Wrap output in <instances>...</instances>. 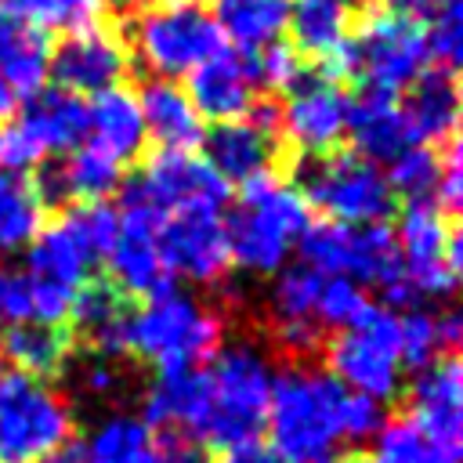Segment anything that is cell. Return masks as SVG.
Wrapping results in <instances>:
<instances>
[{
    "instance_id": "cell-1",
    "label": "cell",
    "mask_w": 463,
    "mask_h": 463,
    "mask_svg": "<svg viewBox=\"0 0 463 463\" xmlns=\"http://www.w3.org/2000/svg\"><path fill=\"white\" fill-rule=\"evenodd\" d=\"M344 398L347 387L318 365L289 362L275 369L268 402V445L286 463H315L333 456L344 441Z\"/></svg>"
},
{
    "instance_id": "cell-2",
    "label": "cell",
    "mask_w": 463,
    "mask_h": 463,
    "mask_svg": "<svg viewBox=\"0 0 463 463\" xmlns=\"http://www.w3.org/2000/svg\"><path fill=\"white\" fill-rule=\"evenodd\" d=\"M275 383V362L264 344L239 336L221 344L203 365V416L195 438L203 445H235L260 438Z\"/></svg>"
},
{
    "instance_id": "cell-3",
    "label": "cell",
    "mask_w": 463,
    "mask_h": 463,
    "mask_svg": "<svg viewBox=\"0 0 463 463\" xmlns=\"http://www.w3.org/2000/svg\"><path fill=\"white\" fill-rule=\"evenodd\" d=\"M224 344V315L184 289H163L148 297L127 318V358H141L156 369L206 365Z\"/></svg>"
},
{
    "instance_id": "cell-4",
    "label": "cell",
    "mask_w": 463,
    "mask_h": 463,
    "mask_svg": "<svg viewBox=\"0 0 463 463\" xmlns=\"http://www.w3.org/2000/svg\"><path fill=\"white\" fill-rule=\"evenodd\" d=\"M307 224L311 210L289 181H253L224 217L228 257L246 275H275L279 268H286Z\"/></svg>"
},
{
    "instance_id": "cell-5",
    "label": "cell",
    "mask_w": 463,
    "mask_h": 463,
    "mask_svg": "<svg viewBox=\"0 0 463 463\" xmlns=\"http://www.w3.org/2000/svg\"><path fill=\"white\" fill-rule=\"evenodd\" d=\"M300 260L315 268L318 275H340L358 286H373L383 293L380 304L402 311L416 307L420 297L402 279L394 232L387 224H340V221H318L307 224L300 242Z\"/></svg>"
},
{
    "instance_id": "cell-6",
    "label": "cell",
    "mask_w": 463,
    "mask_h": 463,
    "mask_svg": "<svg viewBox=\"0 0 463 463\" xmlns=\"http://www.w3.org/2000/svg\"><path fill=\"white\" fill-rule=\"evenodd\" d=\"M289 184L300 192L307 210H318L326 221L340 224H383L398 203L383 166L351 148L300 156Z\"/></svg>"
},
{
    "instance_id": "cell-7",
    "label": "cell",
    "mask_w": 463,
    "mask_h": 463,
    "mask_svg": "<svg viewBox=\"0 0 463 463\" xmlns=\"http://www.w3.org/2000/svg\"><path fill=\"white\" fill-rule=\"evenodd\" d=\"M76 434L69 394L29 373H0V463H43Z\"/></svg>"
},
{
    "instance_id": "cell-8",
    "label": "cell",
    "mask_w": 463,
    "mask_h": 463,
    "mask_svg": "<svg viewBox=\"0 0 463 463\" xmlns=\"http://www.w3.org/2000/svg\"><path fill=\"white\" fill-rule=\"evenodd\" d=\"M116 210L109 203H76L65 206L61 217H54L25 250L22 271H29L40 282H51L58 289L80 293L105 264V253L116 239Z\"/></svg>"
},
{
    "instance_id": "cell-9",
    "label": "cell",
    "mask_w": 463,
    "mask_h": 463,
    "mask_svg": "<svg viewBox=\"0 0 463 463\" xmlns=\"http://www.w3.org/2000/svg\"><path fill=\"white\" fill-rule=\"evenodd\" d=\"M127 33H130L127 51H134V58L156 80L188 76L224 47V36L213 14L199 0H163V4L141 7L130 18Z\"/></svg>"
},
{
    "instance_id": "cell-10",
    "label": "cell",
    "mask_w": 463,
    "mask_h": 463,
    "mask_svg": "<svg viewBox=\"0 0 463 463\" xmlns=\"http://www.w3.org/2000/svg\"><path fill=\"white\" fill-rule=\"evenodd\" d=\"M329 376H336L347 391L369 394L376 402H391L402 394V351H398V311L387 304H365L362 315L336 329L326 344Z\"/></svg>"
},
{
    "instance_id": "cell-11",
    "label": "cell",
    "mask_w": 463,
    "mask_h": 463,
    "mask_svg": "<svg viewBox=\"0 0 463 463\" xmlns=\"http://www.w3.org/2000/svg\"><path fill=\"white\" fill-rule=\"evenodd\" d=\"M427 61L430 54H427L423 25L380 7V11H369L351 29L340 76H358L362 90L398 98L427 69Z\"/></svg>"
},
{
    "instance_id": "cell-12",
    "label": "cell",
    "mask_w": 463,
    "mask_h": 463,
    "mask_svg": "<svg viewBox=\"0 0 463 463\" xmlns=\"http://www.w3.org/2000/svg\"><path fill=\"white\" fill-rule=\"evenodd\" d=\"M402 279L420 300H445L459 282V235L438 203H405L394 228Z\"/></svg>"
},
{
    "instance_id": "cell-13",
    "label": "cell",
    "mask_w": 463,
    "mask_h": 463,
    "mask_svg": "<svg viewBox=\"0 0 463 463\" xmlns=\"http://www.w3.org/2000/svg\"><path fill=\"white\" fill-rule=\"evenodd\" d=\"M203 159L210 170L232 188H246L253 181L275 177L279 156H282V134H279V105L271 98H257L246 116L213 123L203 134Z\"/></svg>"
},
{
    "instance_id": "cell-14",
    "label": "cell",
    "mask_w": 463,
    "mask_h": 463,
    "mask_svg": "<svg viewBox=\"0 0 463 463\" xmlns=\"http://www.w3.org/2000/svg\"><path fill=\"white\" fill-rule=\"evenodd\" d=\"M347 112L351 98L344 94V83L336 76H329L326 69H300L282 90L279 134L300 156L333 152L347 134Z\"/></svg>"
},
{
    "instance_id": "cell-15",
    "label": "cell",
    "mask_w": 463,
    "mask_h": 463,
    "mask_svg": "<svg viewBox=\"0 0 463 463\" xmlns=\"http://www.w3.org/2000/svg\"><path fill=\"white\" fill-rule=\"evenodd\" d=\"M228 192L232 188L192 148H159L123 184V199L145 203L163 217L177 210H221Z\"/></svg>"
},
{
    "instance_id": "cell-16",
    "label": "cell",
    "mask_w": 463,
    "mask_h": 463,
    "mask_svg": "<svg viewBox=\"0 0 463 463\" xmlns=\"http://www.w3.org/2000/svg\"><path fill=\"white\" fill-rule=\"evenodd\" d=\"M119 224H116V239L105 253L109 264V286L119 289L123 297H156L163 289L174 286L163 253H159V221L163 213L148 210L145 203L123 199L119 206Z\"/></svg>"
},
{
    "instance_id": "cell-17",
    "label": "cell",
    "mask_w": 463,
    "mask_h": 463,
    "mask_svg": "<svg viewBox=\"0 0 463 463\" xmlns=\"http://www.w3.org/2000/svg\"><path fill=\"white\" fill-rule=\"evenodd\" d=\"M159 253L170 279L221 286L232 271L221 210H177L159 221Z\"/></svg>"
},
{
    "instance_id": "cell-18",
    "label": "cell",
    "mask_w": 463,
    "mask_h": 463,
    "mask_svg": "<svg viewBox=\"0 0 463 463\" xmlns=\"http://www.w3.org/2000/svg\"><path fill=\"white\" fill-rule=\"evenodd\" d=\"M318 289L322 275L304 260L271 275L264 300L268 336L282 354H289V362H304L326 344V329L318 326Z\"/></svg>"
},
{
    "instance_id": "cell-19",
    "label": "cell",
    "mask_w": 463,
    "mask_h": 463,
    "mask_svg": "<svg viewBox=\"0 0 463 463\" xmlns=\"http://www.w3.org/2000/svg\"><path fill=\"white\" fill-rule=\"evenodd\" d=\"M127 72H130L127 40L119 33L105 29L101 22L76 29V33H65L51 47L47 76L54 80V87H61L76 98L112 90L127 80Z\"/></svg>"
},
{
    "instance_id": "cell-20",
    "label": "cell",
    "mask_w": 463,
    "mask_h": 463,
    "mask_svg": "<svg viewBox=\"0 0 463 463\" xmlns=\"http://www.w3.org/2000/svg\"><path fill=\"white\" fill-rule=\"evenodd\" d=\"M123 184L119 163L101 156L90 145H80L65 156L43 159L36 166L33 188L43 206H76V203H105Z\"/></svg>"
},
{
    "instance_id": "cell-21",
    "label": "cell",
    "mask_w": 463,
    "mask_h": 463,
    "mask_svg": "<svg viewBox=\"0 0 463 463\" xmlns=\"http://www.w3.org/2000/svg\"><path fill=\"white\" fill-rule=\"evenodd\" d=\"M409 420H416L430 438L459 449L463 438V369L456 351L438 354L416 369L409 383Z\"/></svg>"
},
{
    "instance_id": "cell-22",
    "label": "cell",
    "mask_w": 463,
    "mask_h": 463,
    "mask_svg": "<svg viewBox=\"0 0 463 463\" xmlns=\"http://www.w3.org/2000/svg\"><path fill=\"white\" fill-rule=\"evenodd\" d=\"M11 123L25 137V145L36 152V159L43 163V159L65 156L83 145L87 101L61 87H40L33 98H25V109Z\"/></svg>"
},
{
    "instance_id": "cell-23",
    "label": "cell",
    "mask_w": 463,
    "mask_h": 463,
    "mask_svg": "<svg viewBox=\"0 0 463 463\" xmlns=\"http://www.w3.org/2000/svg\"><path fill=\"white\" fill-rule=\"evenodd\" d=\"M188 98L195 105V112L203 116V123H224V119H239L250 112V105L257 101V83L250 76V65L242 58V51H232L228 43L210 54L199 69L188 72Z\"/></svg>"
},
{
    "instance_id": "cell-24",
    "label": "cell",
    "mask_w": 463,
    "mask_h": 463,
    "mask_svg": "<svg viewBox=\"0 0 463 463\" xmlns=\"http://www.w3.org/2000/svg\"><path fill=\"white\" fill-rule=\"evenodd\" d=\"M402 112L405 123L412 130L416 145H430V148H445L449 141H456V127H459V83L452 69L441 65H427L402 94Z\"/></svg>"
},
{
    "instance_id": "cell-25",
    "label": "cell",
    "mask_w": 463,
    "mask_h": 463,
    "mask_svg": "<svg viewBox=\"0 0 463 463\" xmlns=\"http://www.w3.org/2000/svg\"><path fill=\"white\" fill-rule=\"evenodd\" d=\"M344 137H351V152H358L376 166H387L394 156L416 145L402 112V101L394 94H376V90H362L351 101Z\"/></svg>"
},
{
    "instance_id": "cell-26",
    "label": "cell",
    "mask_w": 463,
    "mask_h": 463,
    "mask_svg": "<svg viewBox=\"0 0 463 463\" xmlns=\"http://www.w3.org/2000/svg\"><path fill=\"white\" fill-rule=\"evenodd\" d=\"M351 0H293L289 11V36H293V51L307 54L318 61V69H326L329 76H340L344 65V51L351 40Z\"/></svg>"
},
{
    "instance_id": "cell-27",
    "label": "cell",
    "mask_w": 463,
    "mask_h": 463,
    "mask_svg": "<svg viewBox=\"0 0 463 463\" xmlns=\"http://www.w3.org/2000/svg\"><path fill=\"white\" fill-rule=\"evenodd\" d=\"M83 141L119 166L137 159L141 148L148 145L137 94L127 90L123 83L94 94V101L87 105V137Z\"/></svg>"
},
{
    "instance_id": "cell-28",
    "label": "cell",
    "mask_w": 463,
    "mask_h": 463,
    "mask_svg": "<svg viewBox=\"0 0 463 463\" xmlns=\"http://www.w3.org/2000/svg\"><path fill=\"white\" fill-rule=\"evenodd\" d=\"M137 94L141 105V119H145V134L148 141H156L159 148H195L206 134L203 116L195 112L188 90L177 80H148Z\"/></svg>"
},
{
    "instance_id": "cell-29",
    "label": "cell",
    "mask_w": 463,
    "mask_h": 463,
    "mask_svg": "<svg viewBox=\"0 0 463 463\" xmlns=\"http://www.w3.org/2000/svg\"><path fill=\"white\" fill-rule=\"evenodd\" d=\"M127 318H130L127 297L119 289H112L109 282L90 279L72 297L69 326L80 333V340L90 351H101V354H112V358H127Z\"/></svg>"
},
{
    "instance_id": "cell-30",
    "label": "cell",
    "mask_w": 463,
    "mask_h": 463,
    "mask_svg": "<svg viewBox=\"0 0 463 463\" xmlns=\"http://www.w3.org/2000/svg\"><path fill=\"white\" fill-rule=\"evenodd\" d=\"M76 445L83 463H156V427L130 409H109Z\"/></svg>"
},
{
    "instance_id": "cell-31",
    "label": "cell",
    "mask_w": 463,
    "mask_h": 463,
    "mask_svg": "<svg viewBox=\"0 0 463 463\" xmlns=\"http://www.w3.org/2000/svg\"><path fill=\"white\" fill-rule=\"evenodd\" d=\"M145 420L152 427H174L195 434L203 416V365L184 369H156L148 387L141 391Z\"/></svg>"
},
{
    "instance_id": "cell-32",
    "label": "cell",
    "mask_w": 463,
    "mask_h": 463,
    "mask_svg": "<svg viewBox=\"0 0 463 463\" xmlns=\"http://www.w3.org/2000/svg\"><path fill=\"white\" fill-rule=\"evenodd\" d=\"M47 65H51L47 33L22 18L0 14V80L18 98H33L47 83Z\"/></svg>"
},
{
    "instance_id": "cell-33",
    "label": "cell",
    "mask_w": 463,
    "mask_h": 463,
    "mask_svg": "<svg viewBox=\"0 0 463 463\" xmlns=\"http://www.w3.org/2000/svg\"><path fill=\"white\" fill-rule=\"evenodd\" d=\"M289 11H293V0H217L210 14L224 43L246 54V51L279 43L289 29Z\"/></svg>"
},
{
    "instance_id": "cell-34",
    "label": "cell",
    "mask_w": 463,
    "mask_h": 463,
    "mask_svg": "<svg viewBox=\"0 0 463 463\" xmlns=\"http://www.w3.org/2000/svg\"><path fill=\"white\" fill-rule=\"evenodd\" d=\"M0 354L14 365V373L51 380L61 373L65 358L72 354L69 326H43V322H14L0 329Z\"/></svg>"
},
{
    "instance_id": "cell-35",
    "label": "cell",
    "mask_w": 463,
    "mask_h": 463,
    "mask_svg": "<svg viewBox=\"0 0 463 463\" xmlns=\"http://www.w3.org/2000/svg\"><path fill=\"white\" fill-rule=\"evenodd\" d=\"M61 373H65L61 391L80 398V402L112 405V402H123L134 391V376L127 369V358H112V354H101V351H90V347H83V351L72 347Z\"/></svg>"
},
{
    "instance_id": "cell-36",
    "label": "cell",
    "mask_w": 463,
    "mask_h": 463,
    "mask_svg": "<svg viewBox=\"0 0 463 463\" xmlns=\"http://www.w3.org/2000/svg\"><path fill=\"white\" fill-rule=\"evenodd\" d=\"M43 203L33 188V177L0 170V257L25 253L43 228Z\"/></svg>"
},
{
    "instance_id": "cell-37",
    "label": "cell",
    "mask_w": 463,
    "mask_h": 463,
    "mask_svg": "<svg viewBox=\"0 0 463 463\" xmlns=\"http://www.w3.org/2000/svg\"><path fill=\"white\" fill-rule=\"evenodd\" d=\"M365 463H459V449L430 438L409 416H387L373 434V456Z\"/></svg>"
},
{
    "instance_id": "cell-38",
    "label": "cell",
    "mask_w": 463,
    "mask_h": 463,
    "mask_svg": "<svg viewBox=\"0 0 463 463\" xmlns=\"http://www.w3.org/2000/svg\"><path fill=\"white\" fill-rule=\"evenodd\" d=\"M387 184L394 199L405 203H438V184H441V148L430 145H409L402 156L387 163Z\"/></svg>"
},
{
    "instance_id": "cell-39",
    "label": "cell",
    "mask_w": 463,
    "mask_h": 463,
    "mask_svg": "<svg viewBox=\"0 0 463 463\" xmlns=\"http://www.w3.org/2000/svg\"><path fill=\"white\" fill-rule=\"evenodd\" d=\"M398 351H402V365L405 369H423L427 362H434L438 354H445V336H441V322L438 311L427 307H402L398 311Z\"/></svg>"
},
{
    "instance_id": "cell-40",
    "label": "cell",
    "mask_w": 463,
    "mask_h": 463,
    "mask_svg": "<svg viewBox=\"0 0 463 463\" xmlns=\"http://www.w3.org/2000/svg\"><path fill=\"white\" fill-rule=\"evenodd\" d=\"M365 304H369V297L362 293L358 282L340 279V275H322V289H318V326L322 329L351 326Z\"/></svg>"
},
{
    "instance_id": "cell-41",
    "label": "cell",
    "mask_w": 463,
    "mask_h": 463,
    "mask_svg": "<svg viewBox=\"0 0 463 463\" xmlns=\"http://www.w3.org/2000/svg\"><path fill=\"white\" fill-rule=\"evenodd\" d=\"M423 40H427V54L434 58V65L456 72L459 54H463V7H459V0L445 4L430 22H423Z\"/></svg>"
},
{
    "instance_id": "cell-42",
    "label": "cell",
    "mask_w": 463,
    "mask_h": 463,
    "mask_svg": "<svg viewBox=\"0 0 463 463\" xmlns=\"http://www.w3.org/2000/svg\"><path fill=\"white\" fill-rule=\"evenodd\" d=\"M242 58H246L250 76H253V83H257L260 94H268V90H286L289 80L304 69V65L297 61V51H293L289 43H282V40H279V43H268V47H257V51H246Z\"/></svg>"
},
{
    "instance_id": "cell-43",
    "label": "cell",
    "mask_w": 463,
    "mask_h": 463,
    "mask_svg": "<svg viewBox=\"0 0 463 463\" xmlns=\"http://www.w3.org/2000/svg\"><path fill=\"white\" fill-rule=\"evenodd\" d=\"M383 423H387L383 402L347 391V398H344V441H373V434Z\"/></svg>"
},
{
    "instance_id": "cell-44",
    "label": "cell",
    "mask_w": 463,
    "mask_h": 463,
    "mask_svg": "<svg viewBox=\"0 0 463 463\" xmlns=\"http://www.w3.org/2000/svg\"><path fill=\"white\" fill-rule=\"evenodd\" d=\"M156 463H210V456L195 434L156 427Z\"/></svg>"
},
{
    "instance_id": "cell-45",
    "label": "cell",
    "mask_w": 463,
    "mask_h": 463,
    "mask_svg": "<svg viewBox=\"0 0 463 463\" xmlns=\"http://www.w3.org/2000/svg\"><path fill=\"white\" fill-rule=\"evenodd\" d=\"M213 463H286L268 441L260 438H246V441H235V445H224L221 456Z\"/></svg>"
},
{
    "instance_id": "cell-46",
    "label": "cell",
    "mask_w": 463,
    "mask_h": 463,
    "mask_svg": "<svg viewBox=\"0 0 463 463\" xmlns=\"http://www.w3.org/2000/svg\"><path fill=\"white\" fill-rule=\"evenodd\" d=\"M445 4H452V0H380V7L383 11H391V14H398V18H409V22H430Z\"/></svg>"
},
{
    "instance_id": "cell-47",
    "label": "cell",
    "mask_w": 463,
    "mask_h": 463,
    "mask_svg": "<svg viewBox=\"0 0 463 463\" xmlns=\"http://www.w3.org/2000/svg\"><path fill=\"white\" fill-rule=\"evenodd\" d=\"M14 112H18V94L0 80V127H4V123H11V119H14Z\"/></svg>"
},
{
    "instance_id": "cell-48",
    "label": "cell",
    "mask_w": 463,
    "mask_h": 463,
    "mask_svg": "<svg viewBox=\"0 0 463 463\" xmlns=\"http://www.w3.org/2000/svg\"><path fill=\"white\" fill-rule=\"evenodd\" d=\"M315 463H365V459H354V456H322V459H315Z\"/></svg>"
}]
</instances>
